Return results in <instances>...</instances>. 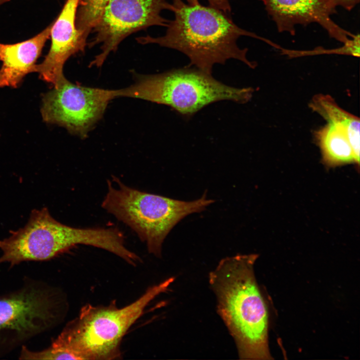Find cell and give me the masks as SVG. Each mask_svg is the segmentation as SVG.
I'll list each match as a JSON object with an SVG mask.
<instances>
[{
    "label": "cell",
    "mask_w": 360,
    "mask_h": 360,
    "mask_svg": "<svg viewBox=\"0 0 360 360\" xmlns=\"http://www.w3.org/2000/svg\"><path fill=\"white\" fill-rule=\"evenodd\" d=\"M258 257L238 254L224 258L208 275L217 312L233 338L241 360L272 359L268 308L254 270Z\"/></svg>",
    "instance_id": "cell-1"
},
{
    "label": "cell",
    "mask_w": 360,
    "mask_h": 360,
    "mask_svg": "<svg viewBox=\"0 0 360 360\" xmlns=\"http://www.w3.org/2000/svg\"><path fill=\"white\" fill-rule=\"evenodd\" d=\"M174 18L170 20L166 34L136 38L141 44H157L177 50L187 56L194 66L212 74L216 64H224L230 59L238 60L250 68L256 64L246 58L247 48H241L237 41L242 36L262 40L278 48V45L238 26L229 14L211 6L186 4L172 0Z\"/></svg>",
    "instance_id": "cell-2"
},
{
    "label": "cell",
    "mask_w": 360,
    "mask_h": 360,
    "mask_svg": "<svg viewBox=\"0 0 360 360\" xmlns=\"http://www.w3.org/2000/svg\"><path fill=\"white\" fill-rule=\"evenodd\" d=\"M170 278L152 286L136 300L123 308L87 304L68 322L46 348L32 351L34 360H110L120 356L122 340L143 314L148 305L166 292L174 281Z\"/></svg>",
    "instance_id": "cell-3"
},
{
    "label": "cell",
    "mask_w": 360,
    "mask_h": 360,
    "mask_svg": "<svg viewBox=\"0 0 360 360\" xmlns=\"http://www.w3.org/2000/svg\"><path fill=\"white\" fill-rule=\"evenodd\" d=\"M107 185L102 207L132 229L148 252L157 257L161 256L164 240L179 222L214 202L207 198L206 192L192 201L148 193L126 186L114 176Z\"/></svg>",
    "instance_id": "cell-4"
},
{
    "label": "cell",
    "mask_w": 360,
    "mask_h": 360,
    "mask_svg": "<svg viewBox=\"0 0 360 360\" xmlns=\"http://www.w3.org/2000/svg\"><path fill=\"white\" fill-rule=\"evenodd\" d=\"M0 240V264L13 266L26 261L50 260L78 244L90 246L112 253L121 244L117 228H78L54 219L46 208L33 210L26 224Z\"/></svg>",
    "instance_id": "cell-5"
},
{
    "label": "cell",
    "mask_w": 360,
    "mask_h": 360,
    "mask_svg": "<svg viewBox=\"0 0 360 360\" xmlns=\"http://www.w3.org/2000/svg\"><path fill=\"white\" fill-rule=\"evenodd\" d=\"M253 92L251 88L228 86L215 79L212 74L187 66L158 74L137 76L133 84L117 90V96L166 105L188 118L217 102H247Z\"/></svg>",
    "instance_id": "cell-6"
},
{
    "label": "cell",
    "mask_w": 360,
    "mask_h": 360,
    "mask_svg": "<svg viewBox=\"0 0 360 360\" xmlns=\"http://www.w3.org/2000/svg\"><path fill=\"white\" fill-rule=\"evenodd\" d=\"M60 301L53 289L31 281L0 296V353L6 352L52 327Z\"/></svg>",
    "instance_id": "cell-7"
},
{
    "label": "cell",
    "mask_w": 360,
    "mask_h": 360,
    "mask_svg": "<svg viewBox=\"0 0 360 360\" xmlns=\"http://www.w3.org/2000/svg\"><path fill=\"white\" fill-rule=\"evenodd\" d=\"M116 98L117 90L82 86L66 79L44 94L41 114L44 122L84 138Z\"/></svg>",
    "instance_id": "cell-8"
},
{
    "label": "cell",
    "mask_w": 360,
    "mask_h": 360,
    "mask_svg": "<svg viewBox=\"0 0 360 360\" xmlns=\"http://www.w3.org/2000/svg\"><path fill=\"white\" fill-rule=\"evenodd\" d=\"M172 10L166 0H108L92 29L95 35L90 44H100L101 50L90 66H100L130 34L150 26H167L170 20L161 14Z\"/></svg>",
    "instance_id": "cell-9"
},
{
    "label": "cell",
    "mask_w": 360,
    "mask_h": 360,
    "mask_svg": "<svg viewBox=\"0 0 360 360\" xmlns=\"http://www.w3.org/2000/svg\"><path fill=\"white\" fill-rule=\"evenodd\" d=\"M80 0H66L59 16L52 23L51 45L48 54L34 72L42 80L56 87L66 78L63 73L66 62L76 53L83 52L86 39L76 26Z\"/></svg>",
    "instance_id": "cell-10"
},
{
    "label": "cell",
    "mask_w": 360,
    "mask_h": 360,
    "mask_svg": "<svg viewBox=\"0 0 360 360\" xmlns=\"http://www.w3.org/2000/svg\"><path fill=\"white\" fill-rule=\"evenodd\" d=\"M262 0L279 32L294 36L296 25L317 23L331 38L344 44L355 36L332 20L331 16L336 10L331 0Z\"/></svg>",
    "instance_id": "cell-11"
},
{
    "label": "cell",
    "mask_w": 360,
    "mask_h": 360,
    "mask_svg": "<svg viewBox=\"0 0 360 360\" xmlns=\"http://www.w3.org/2000/svg\"><path fill=\"white\" fill-rule=\"evenodd\" d=\"M52 26L26 40L12 44L0 43V87L16 88L27 74L34 72L36 62L50 38Z\"/></svg>",
    "instance_id": "cell-12"
},
{
    "label": "cell",
    "mask_w": 360,
    "mask_h": 360,
    "mask_svg": "<svg viewBox=\"0 0 360 360\" xmlns=\"http://www.w3.org/2000/svg\"><path fill=\"white\" fill-rule=\"evenodd\" d=\"M310 108L322 116L328 123L342 128L346 132L352 148L356 164H360V119L340 108L330 96L320 94L314 96Z\"/></svg>",
    "instance_id": "cell-13"
},
{
    "label": "cell",
    "mask_w": 360,
    "mask_h": 360,
    "mask_svg": "<svg viewBox=\"0 0 360 360\" xmlns=\"http://www.w3.org/2000/svg\"><path fill=\"white\" fill-rule=\"evenodd\" d=\"M324 164L334 168L355 163L354 152L346 130L341 126L328 123L316 133Z\"/></svg>",
    "instance_id": "cell-14"
},
{
    "label": "cell",
    "mask_w": 360,
    "mask_h": 360,
    "mask_svg": "<svg viewBox=\"0 0 360 360\" xmlns=\"http://www.w3.org/2000/svg\"><path fill=\"white\" fill-rule=\"evenodd\" d=\"M108 0H80L76 26L85 38L98 20Z\"/></svg>",
    "instance_id": "cell-15"
},
{
    "label": "cell",
    "mask_w": 360,
    "mask_h": 360,
    "mask_svg": "<svg viewBox=\"0 0 360 360\" xmlns=\"http://www.w3.org/2000/svg\"><path fill=\"white\" fill-rule=\"evenodd\" d=\"M344 45L340 48L336 49H333L331 50H322V48L318 49L316 50H313L312 52H294V50H288L286 49L282 48V52L284 54L288 55L289 56H296L300 54H305V55L308 53H311V54L315 52L317 54L318 52L321 54L322 52L324 53H336L340 54H344L351 55L354 56H360V36L358 34L356 35L354 37L352 38L350 41L344 44Z\"/></svg>",
    "instance_id": "cell-16"
},
{
    "label": "cell",
    "mask_w": 360,
    "mask_h": 360,
    "mask_svg": "<svg viewBox=\"0 0 360 360\" xmlns=\"http://www.w3.org/2000/svg\"><path fill=\"white\" fill-rule=\"evenodd\" d=\"M188 4L192 5L200 4L198 0H186ZM209 6L221 10L230 14L231 12V6L228 0H208Z\"/></svg>",
    "instance_id": "cell-17"
},
{
    "label": "cell",
    "mask_w": 360,
    "mask_h": 360,
    "mask_svg": "<svg viewBox=\"0 0 360 360\" xmlns=\"http://www.w3.org/2000/svg\"><path fill=\"white\" fill-rule=\"evenodd\" d=\"M336 8L340 6L348 10H352L360 2V0H331Z\"/></svg>",
    "instance_id": "cell-18"
},
{
    "label": "cell",
    "mask_w": 360,
    "mask_h": 360,
    "mask_svg": "<svg viewBox=\"0 0 360 360\" xmlns=\"http://www.w3.org/2000/svg\"><path fill=\"white\" fill-rule=\"evenodd\" d=\"M10 0H0V6L4 4L9 2Z\"/></svg>",
    "instance_id": "cell-19"
}]
</instances>
